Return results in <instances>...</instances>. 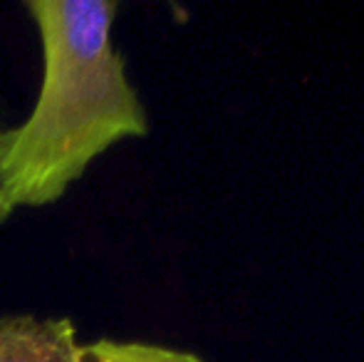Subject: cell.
<instances>
[{"mask_svg":"<svg viewBox=\"0 0 364 362\" xmlns=\"http://www.w3.org/2000/svg\"><path fill=\"white\" fill-rule=\"evenodd\" d=\"M45 55L30 117L3 132L0 186L10 208H40L68 188L109 147L146 137L149 117L112 45L117 3L30 0Z\"/></svg>","mask_w":364,"mask_h":362,"instance_id":"obj_1","label":"cell"},{"mask_svg":"<svg viewBox=\"0 0 364 362\" xmlns=\"http://www.w3.org/2000/svg\"><path fill=\"white\" fill-rule=\"evenodd\" d=\"M0 362H203L186 350L154 343H80L70 318L0 315Z\"/></svg>","mask_w":364,"mask_h":362,"instance_id":"obj_2","label":"cell"},{"mask_svg":"<svg viewBox=\"0 0 364 362\" xmlns=\"http://www.w3.org/2000/svg\"><path fill=\"white\" fill-rule=\"evenodd\" d=\"M0 144H3V132H0ZM10 213H13V208H10L8 198H5V193H3V186H0V223H3Z\"/></svg>","mask_w":364,"mask_h":362,"instance_id":"obj_3","label":"cell"}]
</instances>
